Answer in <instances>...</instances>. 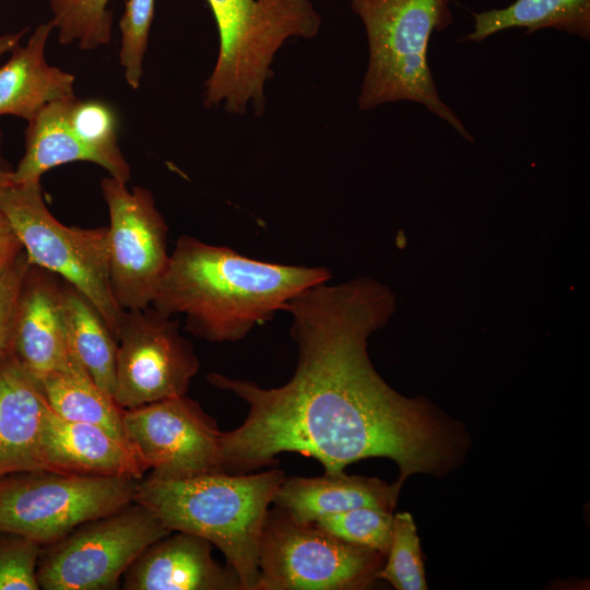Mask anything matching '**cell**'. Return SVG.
Listing matches in <instances>:
<instances>
[{"instance_id":"29","label":"cell","mask_w":590,"mask_h":590,"mask_svg":"<svg viewBox=\"0 0 590 590\" xmlns=\"http://www.w3.org/2000/svg\"><path fill=\"white\" fill-rule=\"evenodd\" d=\"M28 266L30 261L23 249L0 268V363L12 351L16 300Z\"/></svg>"},{"instance_id":"9","label":"cell","mask_w":590,"mask_h":590,"mask_svg":"<svg viewBox=\"0 0 590 590\" xmlns=\"http://www.w3.org/2000/svg\"><path fill=\"white\" fill-rule=\"evenodd\" d=\"M150 509L132 502L55 542L37 565L45 590H113L129 566L172 533Z\"/></svg>"},{"instance_id":"30","label":"cell","mask_w":590,"mask_h":590,"mask_svg":"<svg viewBox=\"0 0 590 590\" xmlns=\"http://www.w3.org/2000/svg\"><path fill=\"white\" fill-rule=\"evenodd\" d=\"M23 250V246L9 222L0 213V268Z\"/></svg>"},{"instance_id":"19","label":"cell","mask_w":590,"mask_h":590,"mask_svg":"<svg viewBox=\"0 0 590 590\" xmlns=\"http://www.w3.org/2000/svg\"><path fill=\"white\" fill-rule=\"evenodd\" d=\"M70 98L47 105L28 121L25 152L13 169L12 184L40 181L44 173L62 164L79 161L97 164L95 153L78 137L69 121Z\"/></svg>"},{"instance_id":"25","label":"cell","mask_w":590,"mask_h":590,"mask_svg":"<svg viewBox=\"0 0 590 590\" xmlns=\"http://www.w3.org/2000/svg\"><path fill=\"white\" fill-rule=\"evenodd\" d=\"M386 556L387 563L378 578L387 580L397 590L428 589L420 538L410 512L393 515L391 543Z\"/></svg>"},{"instance_id":"27","label":"cell","mask_w":590,"mask_h":590,"mask_svg":"<svg viewBox=\"0 0 590 590\" xmlns=\"http://www.w3.org/2000/svg\"><path fill=\"white\" fill-rule=\"evenodd\" d=\"M155 0H128L120 19L121 48L119 61L127 83L137 90L143 74V59L154 16Z\"/></svg>"},{"instance_id":"7","label":"cell","mask_w":590,"mask_h":590,"mask_svg":"<svg viewBox=\"0 0 590 590\" xmlns=\"http://www.w3.org/2000/svg\"><path fill=\"white\" fill-rule=\"evenodd\" d=\"M140 480L33 471L0 479V533L55 543L134 500Z\"/></svg>"},{"instance_id":"12","label":"cell","mask_w":590,"mask_h":590,"mask_svg":"<svg viewBox=\"0 0 590 590\" xmlns=\"http://www.w3.org/2000/svg\"><path fill=\"white\" fill-rule=\"evenodd\" d=\"M128 442L152 476L184 479L224 472L221 430L186 394L122 411Z\"/></svg>"},{"instance_id":"16","label":"cell","mask_w":590,"mask_h":590,"mask_svg":"<svg viewBox=\"0 0 590 590\" xmlns=\"http://www.w3.org/2000/svg\"><path fill=\"white\" fill-rule=\"evenodd\" d=\"M48 408L38 379L11 351L0 363V479L44 471L42 437Z\"/></svg>"},{"instance_id":"32","label":"cell","mask_w":590,"mask_h":590,"mask_svg":"<svg viewBox=\"0 0 590 590\" xmlns=\"http://www.w3.org/2000/svg\"><path fill=\"white\" fill-rule=\"evenodd\" d=\"M11 165L8 163L2 153V146L0 144V188L11 184V176L13 173Z\"/></svg>"},{"instance_id":"13","label":"cell","mask_w":590,"mask_h":590,"mask_svg":"<svg viewBox=\"0 0 590 590\" xmlns=\"http://www.w3.org/2000/svg\"><path fill=\"white\" fill-rule=\"evenodd\" d=\"M62 287L59 275L30 263L19 291L12 352L37 379L79 359L67 339Z\"/></svg>"},{"instance_id":"15","label":"cell","mask_w":590,"mask_h":590,"mask_svg":"<svg viewBox=\"0 0 590 590\" xmlns=\"http://www.w3.org/2000/svg\"><path fill=\"white\" fill-rule=\"evenodd\" d=\"M44 471L142 480L148 470L133 447L101 426L62 418L48 408L42 437Z\"/></svg>"},{"instance_id":"33","label":"cell","mask_w":590,"mask_h":590,"mask_svg":"<svg viewBox=\"0 0 590 590\" xmlns=\"http://www.w3.org/2000/svg\"><path fill=\"white\" fill-rule=\"evenodd\" d=\"M0 144H1V132H0Z\"/></svg>"},{"instance_id":"18","label":"cell","mask_w":590,"mask_h":590,"mask_svg":"<svg viewBox=\"0 0 590 590\" xmlns=\"http://www.w3.org/2000/svg\"><path fill=\"white\" fill-rule=\"evenodd\" d=\"M399 494L393 484L344 472L319 477H285L272 503L299 521L318 519L357 507L392 510Z\"/></svg>"},{"instance_id":"17","label":"cell","mask_w":590,"mask_h":590,"mask_svg":"<svg viewBox=\"0 0 590 590\" xmlns=\"http://www.w3.org/2000/svg\"><path fill=\"white\" fill-rule=\"evenodd\" d=\"M54 28L50 21L38 25L26 45H17L0 67V116L30 121L47 105L75 96L74 75L48 64L45 58Z\"/></svg>"},{"instance_id":"8","label":"cell","mask_w":590,"mask_h":590,"mask_svg":"<svg viewBox=\"0 0 590 590\" xmlns=\"http://www.w3.org/2000/svg\"><path fill=\"white\" fill-rule=\"evenodd\" d=\"M385 555L350 544L276 507L262 528L253 590H349L375 578Z\"/></svg>"},{"instance_id":"14","label":"cell","mask_w":590,"mask_h":590,"mask_svg":"<svg viewBox=\"0 0 590 590\" xmlns=\"http://www.w3.org/2000/svg\"><path fill=\"white\" fill-rule=\"evenodd\" d=\"M153 544L122 576L127 590H241L237 574L212 557V543L174 531Z\"/></svg>"},{"instance_id":"1","label":"cell","mask_w":590,"mask_h":590,"mask_svg":"<svg viewBox=\"0 0 590 590\" xmlns=\"http://www.w3.org/2000/svg\"><path fill=\"white\" fill-rule=\"evenodd\" d=\"M393 308L391 292L370 279L317 284L283 307L298 350L286 384L266 389L208 375L213 386L248 405L243 424L221 433L223 471L249 473L272 465L282 452L315 458L326 474L387 458L399 468L393 484L399 494L413 474L444 476L456 469L468 448L463 426L428 401L393 390L369 359L368 339Z\"/></svg>"},{"instance_id":"24","label":"cell","mask_w":590,"mask_h":590,"mask_svg":"<svg viewBox=\"0 0 590 590\" xmlns=\"http://www.w3.org/2000/svg\"><path fill=\"white\" fill-rule=\"evenodd\" d=\"M109 0H49L50 22L62 45L74 42L83 50L96 49L111 39L113 13Z\"/></svg>"},{"instance_id":"31","label":"cell","mask_w":590,"mask_h":590,"mask_svg":"<svg viewBox=\"0 0 590 590\" xmlns=\"http://www.w3.org/2000/svg\"><path fill=\"white\" fill-rule=\"evenodd\" d=\"M26 32L27 30L24 28L15 33L0 35V57L3 54L13 50L19 45L21 38L25 35Z\"/></svg>"},{"instance_id":"22","label":"cell","mask_w":590,"mask_h":590,"mask_svg":"<svg viewBox=\"0 0 590 590\" xmlns=\"http://www.w3.org/2000/svg\"><path fill=\"white\" fill-rule=\"evenodd\" d=\"M38 381L49 408L57 415L101 426L128 442L122 423L123 409L94 382L79 359L68 369L47 374Z\"/></svg>"},{"instance_id":"21","label":"cell","mask_w":590,"mask_h":590,"mask_svg":"<svg viewBox=\"0 0 590 590\" xmlns=\"http://www.w3.org/2000/svg\"><path fill=\"white\" fill-rule=\"evenodd\" d=\"M473 16V31L463 38L465 42L479 43L512 27H523L528 34L554 28L590 39V0H516L504 9Z\"/></svg>"},{"instance_id":"3","label":"cell","mask_w":590,"mask_h":590,"mask_svg":"<svg viewBox=\"0 0 590 590\" xmlns=\"http://www.w3.org/2000/svg\"><path fill=\"white\" fill-rule=\"evenodd\" d=\"M284 479L278 469L184 479L150 475L139 481L133 502L150 509L170 531L191 533L217 546L237 574L241 590H253L262 528Z\"/></svg>"},{"instance_id":"23","label":"cell","mask_w":590,"mask_h":590,"mask_svg":"<svg viewBox=\"0 0 590 590\" xmlns=\"http://www.w3.org/2000/svg\"><path fill=\"white\" fill-rule=\"evenodd\" d=\"M68 117L78 137L95 153L97 165L128 182L131 169L118 145L117 118L110 106L73 96L68 101Z\"/></svg>"},{"instance_id":"26","label":"cell","mask_w":590,"mask_h":590,"mask_svg":"<svg viewBox=\"0 0 590 590\" xmlns=\"http://www.w3.org/2000/svg\"><path fill=\"white\" fill-rule=\"evenodd\" d=\"M315 523L350 544L376 551L385 556L389 551L393 524L390 510L357 507L322 517Z\"/></svg>"},{"instance_id":"6","label":"cell","mask_w":590,"mask_h":590,"mask_svg":"<svg viewBox=\"0 0 590 590\" xmlns=\"http://www.w3.org/2000/svg\"><path fill=\"white\" fill-rule=\"evenodd\" d=\"M0 213L30 263L54 272L86 295L117 340L125 310L110 285L107 227L81 228L59 222L45 203L40 181L0 188Z\"/></svg>"},{"instance_id":"28","label":"cell","mask_w":590,"mask_h":590,"mask_svg":"<svg viewBox=\"0 0 590 590\" xmlns=\"http://www.w3.org/2000/svg\"><path fill=\"white\" fill-rule=\"evenodd\" d=\"M0 536V590H38L37 565L40 545L27 538Z\"/></svg>"},{"instance_id":"20","label":"cell","mask_w":590,"mask_h":590,"mask_svg":"<svg viewBox=\"0 0 590 590\" xmlns=\"http://www.w3.org/2000/svg\"><path fill=\"white\" fill-rule=\"evenodd\" d=\"M62 316L70 350L94 382L114 398L118 341L88 297L64 280Z\"/></svg>"},{"instance_id":"5","label":"cell","mask_w":590,"mask_h":590,"mask_svg":"<svg viewBox=\"0 0 590 590\" xmlns=\"http://www.w3.org/2000/svg\"><path fill=\"white\" fill-rule=\"evenodd\" d=\"M220 35V51L205 82V106L224 102L243 114L250 99L263 108V86L278 49L290 37L315 36L321 20L310 0H206Z\"/></svg>"},{"instance_id":"2","label":"cell","mask_w":590,"mask_h":590,"mask_svg":"<svg viewBox=\"0 0 590 590\" xmlns=\"http://www.w3.org/2000/svg\"><path fill=\"white\" fill-rule=\"evenodd\" d=\"M330 279L323 267L261 261L181 235L151 306L165 316H184L194 337L234 342L297 294Z\"/></svg>"},{"instance_id":"11","label":"cell","mask_w":590,"mask_h":590,"mask_svg":"<svg viewBox=\"0 0 590 590\" xmlns=\"http://www.w3.org/2000/svg\"><path fill=\"white\" fill-rule=\"evenodd\" d=\"M117 341L114 400L121 409L187 393L200 364L176 319L152 306L125 310Z\"/></svg>"},{"instance_id":"10","label":"cell","mask_w":590,"mask_h":590,"mask_svg":"<svg viewBox=\"0 0 590 590\" xmlns=\"http://www.w3.org/2000/svg\"><path fill=\"white\" fill-rule=\"evenodd\" d=\"M109 212L108 273L123 310L151 306L166 271L168 226L150 190L129 189L113 176L101 181Z\"/></svg>"},{"instance_id":"4","label":"cell","mask_w":590,"mask_h":590,"mask_svg":"<svg viewBox=\"0 0 590 590\" xmlns=\"http://www.w3.org/2000/svg\"><path fill=\"white\" fill-rule=\"evenodd\" d=\"M350 1L365 26L369 48L358 107L369 110L386 103L415 102L474 142L440 98L428 64L432 34L452 23L450 0Z\"/></svg>"}]
</instances>
